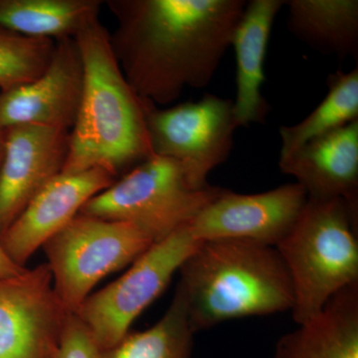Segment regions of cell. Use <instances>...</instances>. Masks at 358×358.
I'll return each instance as SVG.
<instances>
[{"label": "cell", "mask_w": 358, "mask_h": 358, "mask_svg": "<svg viewBox=\"0 0 358 358\" xmlns=\"http://www.w3.org/2000/svg\"><path fill=\"white\" fill-rule=\"evenodd\" d=\"M4 141H6V136H4V131L0 129V166H1L2 159H3Z\"/></svg>", "instance_id": "obj_24"}, {"label": "cell", "mask_w": 358, "mask_h": 358, "mask_svg": "<svg viewBox=\"0 0 358 358\" xmlns=\"http://www.w3.org/2000/svg\"><path fill=\"white\" fill-rule=\"evenodd\" d=\"M4 136L0 166V237L35 195L62 173L70 131L22 124L4 129Z\"/></svg>", "instance_id": "obj_13"}, {"label": "cell", "mask_w": 358, "mask_h": 358, "mask_svg": "<svg viewBox=\"0 0 358 358\" xmlns=\"http://www.w3.org/2000/svg\"><path fill=\"white\" fill-rule=\"evenodd\" d=\"M56 41L0 28V92L29 83L50 64Z\"/></svg>", "instance_id": "obj_21"}, {"label": "cell", "mask_w": 358, "mask_h": 358, "mask_svg": "<svg viewBox=\"0 0 358 358\" xmlns=\"http://www.w3.org/2000/svg\"><path fill=\"white\" fill-rule=\"evenodd\" d=\"M357 236L358 217L343 199L308 197L293 228L275 246L293 287L296 324L358 282Z\"/></svg>", "instance_id": "obj_4"}, {"label": "cell", "mask_w": 358, "mask_h": 358, "mask_svg": "<svg viewBox=\"0 0 358 358\" xmlns=\"http://www.w3.org/2000/svg\"><path fill=\"white\" fill-rule=\"evenodd\" d=\"M26 271L27 268L21 267L18 264L14 262L0 242V279L18 277V275L24 274Z\"/></svg>", "instance_id": "obj_23"}, {"label": "cell", "mask_w": 358, "mask_h": 358, "mask_svg": "<svg viewBox=\"0 0 358 358\" xmlns=\"http://www.w3.org/2000/svg\"><path fill=\"white\" fill-rule=\"evenodd\" d=\"M176 291L195 334L227 320L291 312L294 292L275 247L203 241L179 268Z\"/></svg>", "instance_id": "obj_3"}, {"label": "cell", "mask_w": 358, "mask_h": 358, "mask_svg": "<svg viewBox=\"0 0 358 358\" xmlns=\"http://www.w3.org/2000/svg\"><path fill=\"white\" fill-rule=\"evenodd\" d=\"M102 350L76 313H69L55 358H101Z\"/></svg>", "instance_id": "obj_22"}, {"label": "cell", "mask_w": 358, "mask_h": 358, "mask_svg": "<svg viewBox=\"0 0 358 358\" xmlns=\"http://www.w3.org/2000/svg\"><path fill=\"white\" fill-rule=\"evenodd\" d=\"M83 88V61L77 42L57 40L50 64L39 77L0 92V129L30 124L71 131Z\"/></svg>", "instance_id": "obj_11"}, {"label": "cell", "mask_w": 358, "mask_h": 358, "mask_svg": "<svg viewBox=\"0 0 358 358\" xmlns=\"http://www.w3.org/2000/svg\"><path fill=\"white\" fill-rule=\"evenodd\" d=\"M100 0H0V28L29 38H75L100 18Z\"/></svg>", "instance_id": "obj_18"}, {"label": "cell", "mask_w": 358, "mask_h": 358, "mask_svg": "<svg viewBox=\"0 0 358 358\" xmlns=\"http://www.w3.org/2000/svg\"><path fill=\"white\" fill-rule=\"evenodd\" d=\"M308 200L299 183L255 194L224 189L189 223L199 242L237 240L275 247L298 220Z\"/></svg>", "instance_id": "obj_10"}, {"label": "cell", "mask_w": 358, "mask_h": 358, "mask_svg": "<svg viewBox=\"0 0 358 358\" xmlns=\"http://www.w3.org/2000/svg\"><path fill=\"white\" fill-rule=\"evenodd\" d=\"M200 243L189 224L183 226L152 244L119 279L90 294L75 313L101 350H109L129 333L136 317L166 291Z\"/></svg>", "instance_id": "obj_7"}, {"label": "cell", "mask_w": 358, "mask_h": 358, "mask_svg": "<svg viewBox=\"0 0 358 358\" xmlns=\"http://www.w3.org/2000/svg\"><path fill=\"white\" fill-rule=\"evenodd\" d=\"M288 29L320 53L358 54L357 0H289Z\"/></svg>", "instance_id": "obj_17"}, {"label": "cell", "mask_w": 358, "mask_h": 358, "mask_svg": "<svg viewBox=\"0 0 358 358\" xmlns=\"http://www.w3.org/2000/svg\"><path fill=\"white\" fill-rule=\"evenodd\" d=\"M154 243L133 224L78 214L43 246L54 291L66 310L76 313L99 282Z\"/></svg>", "instance_id": "obj_6"}, {"label": "cell", "mask_w": 358, "mask_h": 358, "mask_svg": "<svg viewBox=\"0 0 358 358\" xmlns=\"http://www.w3.org/2000/svg\"><path fill=\"white\" fill-rule=\"evenodd\" d=\"M147 127L154 155L176 160L197 190L210 186L209 173L229 157L238 128L233 100L210 94L169 109L148 102Z\"/></svg>", "instance_id": "obj_8"}, {"label": "cell", "mask_w": 358, "mask_h": 358, "mask_svg": "<svg viewBox=\"0 0 358 358\" xmlns=\"http://www.w3.org/2000/svg\"><path fill=\"white\" fill-rule=\"evenodd\" d=\"M68 315L47 263L0 279V358H55Z\"/></svg>", "instance_id": "obj_9"}, {"label": "cell", "mask_w": 358, "mask_h": 358, "mask_svg": "<svg viewBox=\"0 0 358 358\" xmlns=\"http://www.w3.org/2000/svg\"><path fill=\"white\" fill-rule=\"evenodd\" d=\"M224 189H194L176 160L154 155L90 199L79 214L133 224L155 243L188 225Z\"/></svg>", "instance_id": "obj_5"}, {"label": "cell", "mask_w": 358, "mask_h": 358, "mask_svg": "<svg viewBox=\"0 0 358 358\" xmlns=\"http://www.w3.org/2000/svg\"><path fill=\"white\" fill-rule=\"evenodd\" d=\"M326 98L303 121L294 126H282L281 155L285 159L308 141L336 131L358 120V67L329 75Z\"/></svg>", "instance_id": "obj_19"}, {"label": "cell", "mask_w": 358, "mask_h": 358, "mask_svg": "<svg viewBox=\"0 0 358 358\" xmlns=\"http://www.w3.org/2000/svg\"><path fill=\"white\" fill-rule=\"evenodd\" d=\"M273 358H358V282L277 341Z\"/></svg>", "instance_id": "obj_16"}, {"label": "cell", "mask_w": 358, "mask_h": 358, "mask_svg": "<svg viewBox=\"0 0 358 358\" xmlns=\"http://www.w3.org/2000/svg\"><path fill=\"white\" fill-rule=\"evenodd\" d=\"M117 20L110 46L136 95L169 105L210 83L246 6L245 0H108Z\"/></svg>", "instance_id": "obj_1"}, {"label": "cell", "mask_w": 358, "mask_h": 358, "mask_svg": "<svg viewBox=\"0 0 358 358\" xmlns=\"http://www.w3.org/2000/svg\"><path fill=\"white\" fill-rule=\"evenodd\" d=\"M279 166L310 199H343L358 217V120L308 141Z\"/></svg>", "instance_id": "obj_14"}, {"label": "cell", "mask_w": 358, "mask_h": 358, "mask_svg": "<svg viewBox=\"0 0 358 358\" xmlns=\"http://www.w3.org/2000/svg\"><path fill=\"white\" fill-rule=\"evenodd\" d=\"M117 176L102 167L75 173H59L42 188L0 242L8 256L21 267L48 240L66 227L84 205L112 185Z\"/></svg>", "instance_id": "obj_12"}, {"label": "cell", "mask_w": 358, "mask_h": 358, "mask_svg": "<svg viewBox=\"0 0 358 358\" xmlns=\"http://www.w3.org/2000/svg\"><path fill=\"white\" fill-rule=\"evenodd\" d=\"M110 36L99 18L74 38L83 61L84 88L62 173L102 167L117 176L154 155L148 101L136 95L122 74Z\"/></svg>", "instance_id": "obj_2"}, {"label": "cell", "mask_w": 358, "mask_h": 358, "mask_svg": "<svg viewBox=\"0 0 358 358\" xmlns=\"http://www.w3.org/2000/svg\"><path fill=\"white\" fill-rule=\"evenodd\" d=\"M194 334L185 301L176 292L157 324L129 333L113 348L102 350L101 358H192Z\"/></svg>", "instance_id": "obj_20"}, {"label": "cell", "mask_w": 358, "mask_h": 358, "mask_svg": "<svg viewBox=\"0 0 358 358\" xmlns=\"http://www.w3.org/2000/svg\"><path fill=\"white\" fill-rule=\"evenodd\" d=\"M284 0H251L233 33L236 56V99L233 113L237 127L265 124L270 106L262 95L268 38Z\"/></svg>", "instance_id": "obj_15"}]
</instances>
